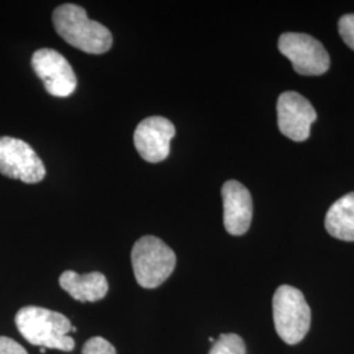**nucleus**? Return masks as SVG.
Segmentation results:
<instances>
[{"label":"nucleus","mask_w":354,"mask_h":354,"mask_svg":"<svg viewBox=\"0 0 354 354\" xmlns=\"http://www.w3.org/2000/svg\"><path fill=\"white\" fill-rule=\"evenodd\" d=\"M15 323L21 336L32 345L64 352H71L75 348V340L68 336L71 322L57 311L26 306L19 310Z\"/></svg>","instance_id":"nucleus-1"},{"label":"nucleus","mask_w":354,"mask_h":354,"mask_svg":"<svg viewBox=\"0 0 354 354\" xmlns=\"http://www.w3.org/2000/svg\"><path fill=\"white\" fill-rule=\"evenodd\" d=\"M55 32L67 44L89 54H102L112 48L113 37L106 26L88 17L84 8L75 4L59 6L53 12Z\"/></svg>","instance_id":"nucleus-2"},{"label":"nucleus","mask_w":354,"mask_h":354,"mask_svg":"<svg viewBox=\"0 0 354 354\" xmlns=\"http://www.w3.org/2000/svg\"><path fill=\"white\" fill-rule=\"evenodd\" d=\"M131 266L140 286L155 289L165 283L174 273L176 254L156 236H143L131 250Z\"/></svg>","instance_id":"nucleus-3"},{"label":"nucleus","mask_w":354,"mask_h":354,"mask_svg":"<svg viewBox=\"0 0 354 354\" xmlns=\"http://www.w3.org/2000/svg\"><path fill=\"white\" fill-rule=\"evenodd\" d=\"M273 320L282 342L289 345L302 342L311 326V310L302 291L279 286L273 295Z\"/></svg>","instance_id":"nucleus-4"},{"label":"nucleus","mask_w":354,"mask_h":354,"mask_svg":"<svg viewBox=\"0 0 354 354\" xmlns=\"http://www.w3.org/2000/svg\"><path fill=\"white\" fill-rule=\"evenodd\" d=\"M0 174L26 184H36L45 177L46 169L37 152L26 142L0 137Z\"/></svg>","instance_id":"nucleus-5"},{"label":"nucleus","mask_w":354,"mask_h":354,"mask_svg":"<svg viewBox=\"0 0 354 354\" xmlns=\"http://www.w3.org/2000/svg\"><path fill=\"white\" fill-rule=\"evenodd\" d=\"M279 49L301 75H322L329 68V55L324 46L304 33H283Z\"/></svg>","instance_id":"nucleus-6"},{"label":"nucleus","mask_w":354,"mask_h":354,"mask_svg":"<svg viewBox=\"0 0 354 354\" xmlns=\"http://www.w3.org/2000/svg\"><path fill=\"white\" fill-rule=\"evenodd\" d=\"M32 67L51 96L67 97L75 91V73L61 53L39 49L32 57Z\"/></svg>","instance_id":"nucleus-7"},{"label":"nucleus","mask_w":354,"mask_h":354,"mask_svg":"<svg viewBox=\"0 0 354 354\" xmlns=\"http://www.w3.org/2000/svg\"><path fill=\"white\" fill-rule=\"evenodd\" d=\"M176 134L175 125L165 117L152 115L140 121L134 131V146L149 163H159L167 159L171 140Z\"/></svg>","instance_id":"nucleus-8"},{"label":"nucleus","mask_w":354,"mask_h":354,"mask_svg":"<svg viewBox=\"0 0 354 354\" xmlns=\"http://www.w3.org/2000/svg\"><path fill=\"white\" fill-rule=\"evenodd\" d=\"M279 131L295 142L310 137V129L317 120V112L311 102L298 92H283L277 102Z\"/></svg>","instance_id":"nucleus-9"},{"label":"nucleus","mask_w":354,"mask_h":354,"mask_svg":"<svg viewBox=\"0 0 354 354\" xmlns=\"http://www.w3.org/2000/svg\"><path fill=\"white\" fill-rule=\"evenodd\" d=\"M223 223L228 234L244 235L251 226L253 214L252 196L236 180L226 181L222 187Z\"/></svg>","instance_id":"nucleus-10"},{"label":"nucleus","mask_w":354,"mask_h":354,"mask_svg":"<svg viewBox=\"0 0 354 354\" xmlns=\"http://www.w3.org/2000/svg\"><path fill=\"white\" fill-rule=\"evenodd\" d=\"M59 285L79 302H97L109 290L108 281L100 272L79 274L74 270H66L59 277Z\"/></svg>","instance_id":"nucleus-11"},{"label":"nucleus","mask_w":354,"mask_h":354,"mask_svg":"<svg viewBox=\"0 0 354 354\" xmlns=\"http://www.w3.org/2000/svg\"><path fill=\"white\" fill-rule=\"evenodd\" d=\"M324 223L333 238L354 241V192L345 194L329 207Z\"/></svg>","instance_id":"nucleus-12"},{"label":"nucleus","mask_w":354,"mask_h":354,"mask_svg":"<svg viewBox=\"0 0 354 354\" xmlns=\"http://www.w3.org/2000/svg\"><path fill=\"white\" fill-rule=\"evenodd\" d=\"M245 344L236 333H223L213 342L209 354H245Z\"/></svg>","instance_id":"nucleus-13"},{"label":"nucleus","mask_w":354,"mask_h":354,"mask_svg":"<svg viewBox=\"0 0 354 354\" xmlns=\"http://www.w3.org/2000/svg\"><path fill=\"white\" fill-rule=\"evenodd\" d=\"M82 354H117V352L111 342L100 336H96L84 344Z\"/></svg>","instance_id":"nucleus-14"},{"label":"nucleus","mask_w":354,"mask_h":354,"mask_svg":"<svg viewBox=\"0 0 354 354\" xmlns=\"http://www.w3.org/2000/svg\"><path fill=\"white\" fill-rule=\"evenodd\" d=\"M339 33L342 41L354 50V13L344 15L339 20Z\"/></svg>","instance_id":"nucleus-15"},{"label":"nucleus","mask_w":354,"mask_h":354,"mask_svg":"<svg viewBox=\"0 0 354 354\" xmlns=\"http://www.w3.org/2000/svg\"><path fill=\"white\" fill-rule=\"evenodd\" d=\"M0 354H28L26 348L10 337L0 336Z\"/></svg>","instance_id":"nucleus-16"},{"label":"nucleus","mask_w":354,"mask_h":354,"mask_svg":"<svg viewBox=\"0 0 354 354\" xmlns=\"http://www.w3.org/2000/svg\"><path fill=\"white\" fill-rule=\"evenodd\" d=\"M39 352L42 354L45 353V352H46V348H41V349H39Z\"/></svg>","instance_id":"nucleus-17"},{"label":"nucleus","mask_w":354,"mask_h":354,"mask_svg":"<svg viewBox=\"0 0 354 354\" xmlns=\"http://www.w3.org/2000/svg\"><path fill=\"white\" fill-rule=\"evenodd\" d=\"M71 332H76L75 327H71Z\"/></svg>","instance_id":"nucleus-18"}]
</instances>
